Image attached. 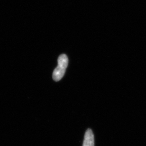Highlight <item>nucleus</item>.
<instances>
[{
    "label": "nucleus",
    "instance_id": "nucleus-2",
    "mask_svg": "<svg viewBox=\"0 0 146 146\" xmlns=\"http://www.w3.org/2000/svg\"><path fill=\"white\" fill-rule=\"evenodd\" d=\"M66 72V69L58 65L53 73V79L55 81H58L63 77Z\"/></svg>",
    "mask_w": 146,
    "mask_h": 146
},
{
    "label": "nucleus",
    "instance_id": "nucleus-1",
    "mask_svg": "<svg viewBox=\"0 0 146 146\" xmlns=\"http://www.w3.org/2000/svg\"><path fill=\"white\" fill-rule=\"evenodd\" d=\"M83 146H94V137L93 131L88 129L84 135Z\"/></svg>",
    "mask_w": 146,
    "mask_h": 146
},
{
    "label": "nucleus",
    "instance_id": "nucleus-3",
    "mask_svg": "<svg viewBox=\"0 0 146 146\" xmlns=\"http://www.w3.org/2000/svg\"><path fill=\"white\" fill-rule=\"evenodd\" d=\"M58 65L62 66V68L66 69L68 64V59L66 54L60 55L58 58Z\"/></svg>",
    "mask_w": 146,
    "mask_h": 146
}]
</instances>
